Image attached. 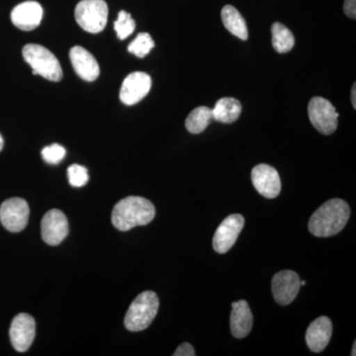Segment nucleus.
<instances>
[{"label": "nucleus", "instance_id": "nucleus-1", "mask_svg": "<svg viewBox=\"0 0 356 356\" xmlns=\"http://www.w3.org/2000/svg\"><path fill=\"white\" fill-rule=\"evenodd\" d=\"M350 217V205L341 199H332L312 215L309 231L320 238L337 235L343 231Z\"/></svg>", "mask_w": 356, "mask_h": 356}, {"label": "nucleus", "instance_id": "nucleus-2", "mask_svg": "<svg viewBox=\"0 0 356 356\" xmlns=\"http://www.w3.org/2000/svg\"><path fill=\"white\" fill-rule=\"evenodd\" d=\"M156 216V208L151 201L140 196L122 199L112 211V224L119 231L127 232L138 226H146Z\"/></svg>", "mask_w": 356, "mask_h": 356}, {"label": "nucleus", "instance_id": "nucleus-3", "mask_svg": "<svg viewBox=\"0 0 356 356\" xmlns=\"http://www.w3.org/2000/svg\"><path fill=\"white\" fill-rule=\"evenodd\" d=\"M159 300L153 291H145L138 295L129 307L124 320L126 329L130 332H140L146 330L153 323L158 314Z\"/></svg>", "mask_w": 356, "mask_h": 356}, {"label": "nucleus", "instance_id": "nucleus-4", "mask_svg": "<svg viewBox=\"0 0 356 356\" xmlns=\"http://www.w3.org/2000/svg\"><path fill=\"white\" fill-rule=\"evenodd\" d=\"M22 53L25 62L32 67L33 74L51 81L62 79V67L50 50L41 44H29L23 48Z\"/></svg>", "mask_w": 356, "mask_h": 356}, {"label": "nucleus", "instance_id": "nucleus-5", "mask_svg": "<svg viewBox=\"0 0 356 356\" xmlns=\"http://www.w3.org/2000/svg\"><path fill=\"white\" fill-rule=\"evenodd\" d=\"M74 16L84 31L97 34L107 24L108 6L104 0H81L76 7Z\"/></svg>", "mask_w": 356, "mask_h": 356}, {"label": "nucleus", "instance_id": "nucleus-6", "mask_svg": "<svg viewBox=\"0 0 356 356\" xmlns=\"http://www.w3.org/2000/svg\"><path fill=\"white\" fill-rule=\"evenodd\" d=\"M309 118L312 125L324 135H332L337 128V113L334 105L325 98L316 96L308 105Z\"/></svg>", "mask_w": 356, "mask_h": 356}, {"label": "nucleus", "instance_id": "nucleus-7", "mask_svg": "<svg viewBox=\"0 0 356 356\" xmlns=\"http://www.w3.org/2000/svg\"><path fill=\"white\" fill-rule=\"evenodd\" d=\"M29 215V205L22 198L8 199L0 206V222L11 233L23 231L27 226Z\"/></svg>", "mask_w": 356, "mask_h": 356}, {"label": "nucleus", "instance_id": "nucleus-8", "mask_svg": "<svg viewBox=\"0 0 356 356\" xmlns=\"http://www.w3.org/2000/svg\"><path fill=\"white\" fill-rule=\"evenodd\" d=\"M245 225V218L240 214L229 215L221 222L214 238L213 248L218 254H226L235 245Z\"/></svg>", "mask_w": 356, "mask_h": 356}, {"label": "nucleus", "instance_id": "nucleus-9", "mask_svg": "<svg viewBox=\"0 0 356 356\" xmlns=\"http://www.w3.org/2000/svg\"><path fill=\"white\" fill-rule=\"evenodd\" d=\"M36 334V323L32 316L18 314L11 323L9 336L14 350L25 353L29 350Z\"/></svg>", "mask_w": 356, "mask_h": 356}, {"label": "nucleus", "instance_id": "nucleus-10", "mask_svg": "<svg viewBox=\"0 0 356 356\" xmlns=\"http://www.w3.org/2000/svg\"><path fill=\"white\" fill-rule=\"evenodd\" d=\"M42 238L50 245H60L69 234V222L62 211L51 209L41 222Z\"/></svg>", "mask_w": 356, "mask_h": 356}, {"label": "nucleus", "instance_id": "nucleus-11", "mask_svg": "<svg viewBox=\"0 0 356 356\" xmlns=\"http://www.w3.org/2000/svg\"><path fill=\"white\" fill-rule=\"evenodd\" d=\"M298 274L292 270H283L273 276L271 287L274 300L280 305L291 304L298 295L300 287Z\"/></svg>", "mask_w": 356, "mask_h": 356}, {"label": "nucleus", "instance_id": "nucleus-12", "mask_svg": "<svg viewBox=\"0 0 356 356\" xmlns=\"http://www.w3.org/2000/svg\"><path fill=\"white\" fill-rule=\"evenodd\" d=\"M252 181L257 191L264 197L273 199L280 195V173L273 166L264 163L254 166L252 172Z\"/></svg>", "mask_w": 356, "mask_h": 356}, {"label": "nucleus", "instance_id": "nucleus-13", "mask_svg": "<svg viewBox=\"0 0 356 356\" xmlns=\"http://www.w3.org/2000/svg\"><path fill=\"white\" fill-rule=\"evenodd\" d=\"M152 88V79L146 72H135L124 79L120 89L121 102L134 105L146 97Z\"/></svg>", "mask_w": 356, "mask_h": 356}, {"label": "nucleus", "instance_id": "nucleus-14", "mask_svg": "<svg viewBox=\"0 0 356 356\" xmlns=\"http://www.w3.org/2000/svg\"><path fill=\"white\" fill-rule=\"evenodd\" d=\"M43 18V8L37 1H25L14 7L11 21L22 31H32L38 27Z\"/></svg>", "mask_w": 356, "mask_h": 356}, {"label": "nucleus", "instance_id": "nucleus-15", "mask_svg": "<svg viewBox=\"0 0 356 356\" xmlns=\"http://www.w3.org/2000/svg\"><path fill=\"white\" fill-rule=\"evenodd\" d=\"M332 334V321L325 316L311 323L306 332V343L313 353H321L327 348Z\"/></svg>", "mask_w": 356, "mask_h": 356}, {"label": "nucleus", "instance_id": "nucleus-16", "mask_svg": "<svg viewBox=\"0 0 356 356\" xmlns=\"http://www.w3.org/2000/svg\"><path fill=\"white\" fill-rule=\"evenodd\" d=\"M70 62L79 76L86 81H95L99 76V65L95 58L83 47L76 46L70 50Z\"/></svg>", "mask_w": 356, "mask_h": 356}, {"label": "nucleus", "instance_id": "nucleus-17", "mask_svg": "<svg viewBox=\"0 0 356 356\" xmlns=\"http://www.w3.org/2000/svg\"><path fill=\"white\" fill-rule=\"evenodd\" d=\"M231 332L236 339H243L250 334L252 329V311L245 300H240L232 304Z\"/></svg>", "mask_w": 356, "mask_h": 356}, {"label": "nucleus", "instance_id": "nucleus-18", "mask_svg": "<svg viewBox=\"0 0 356 356\" xmlns=\"http://www.w3.org/2000/svg\"><path fill=\"white\" fill-rule=\"evenodd\" d=\"M242 110V104L235 98H221L212 109L213 119L221 123H234L240 118Z\"/></svg>", "mask_w": 356, "mask_h": 356}, {"label": "nucleus", "instance_id": "nucleus-19", "mask_svg": "<svg viewBox=\"0 0 356 356\" xmlns=\"http://www.w3.org/2000/svg\"><path fill=\"white\" fill-rule=\"evenodd\" d=\"M221 17L225 27L232 34L235 35L238 38L248 40V31L247 23L242 16V14L238 13L236 7L232 6H226L222 7Z\"/></svg>", "mask_w": 356, "mask_h": 356}, {"label": "nucleus", "instance_id": "nucleus-20", "mask_svg": "<svg viewBox=\"0 0 356 356\" xmlns=\"http://www.w3.org/2000/svg\"><path fill=\"white\" fill-rule=\"evenodd\" d=\"M213 120L212 109L200 106L188 115L185 120V127L192 134H200L205 131Z\"/></svg>", "mask_w": 356, "mask_h": 356}, {"label": "nucleus", "instance_id": "nucleus-21", "mask_svg": "<svg viewBox=\"0 0 356 356\" xmlns=\"http://www.w3.org/2000/svg\"><path fill=\"white\" fill-rule=\"evenodd\" d=\"M273 32V46L280 54L288 53L295 44L294 36L286 26L280 22L274 23L271 27Z\"/></svg>", "mask_w": 356, "mask_h": 356}, {"label": "nucleus", "instance_id": "nucleus-22", "mask_svg": "<svg viewBox=\"0 0 356 356\" xmlns=\"http://www.w3.org/2000/svg\"><path fill=\"white\" fill-rule=\"evenodd\" d=\"M154 47V40L149 33H140L132 43L129 44L128 51L138 58H144L153 50Z\"/></svg>", "mask_w": 356, "mask_h": 356}, {"label": "nucleus", "instance_id": "nucleus-23", "mask_svg": "<svg viewBox=\"0 0 356 356\" xmlns=\"http://www.w3.org/2000/svg\"><path fill=\"white\" fill-rule=\"evenodd\" d=\"M135 28L136 23L131 14L121 10L118 14V18L114 23V29L117 33V37L120 40L127 39L132 34Z\"/></svg>", "mask_w": 356, "mask_h": 356}, {"label": "nucleus", "instance_id": "nucleus-24", "mask_svg": "<svg viewBox=\"0 0 356 356\" xmlns=\"http://www.w3.org/2000/svg\"><path fill=\"white\" fill-rule=\"evenodd\" d=\"M70 184L74 187H83L88 184L89 177L88 170L83 165H72L67 168Z\"/></svg>", "mask_w": 356, "mask_h": 356}, {"label": "nucleus", "instance_id": "nucleus-25", "mask_svg": "<svg viewBox=\"0 0 356 356\" xmlns=\"http://www.w3.org/2000/svg\"><path fill=\"white\" fill-rule=\"evenodd\" d=\"M41 154L46 163H50V165H57L65 159V149L60 145L53 144L44 147Z\"/></svg>", "mask_w": 356, "mask_h": 356}, {"label": "nucleus", "instance_id": "nucleus-26", "mask_svg": "<svg viewBox=\"0 0 356 356\" xmlns=\"http://www.w3.org/2000/svg\"><path fill=\"white\" fill-rule=\"evenodd\" d=\"M195 355L193 346L188 343L180 344L175 353H173V356H195Z\"/></svg>", "mask_w": 356, "mask_h": 356}, {"label": "nucleus", "instance_id": "nucleus-27", "mask_svg": "<svg viewBox=\"0 0 356 356\" xmlns=\"http://www.w3.org/2000/svg\"><path fill=\"white\" fill-rule=\"evenodd\" d=\"M343 11L348 17L355 19L356 0H346L344 1Z\"/></svg>", "mask_w": 356, "mask_h": 356}, {"label": "nucleus", "instance_id": "nucleus-28", "mask_svg": "<svg viewBox=\"0 0 356 356\" xmlns=\"http://www.w3.org/2000/svg\"><path fill=\"white\" fill-rule=\"evenodd\" d=\"M355 83L353 84V89H351V102H353V108H356V98H355Z\"/></svg>", "mask_w": 356, "mask_h": 356}, {"label": "nucleus", "instance_id": "nucleus-29", "mask_svg": "<svg viewBox=\"0 0 356 356\" xmlns=\"http://www.w3.org/2000/svg\"><path fill=\"white\" fill-rule=\"evenodd\" d=\"M3 146H4L3 138H2V136L0 135V152H1L2 149H3Z\"/></svg>", "mask_w": 356, "mask_h": 356}, {"label": "nucleus", "instance_id": "nucleus-30", "mask_svg": "<svg viewBox=\"0 0 356 356\" xmlns=\"http://www.w3.org/2000/svg\"><path fill=\"white\" fill-rule=\"evenodd\" d=\"M355 348H356V343H355V344H353V353H351V355H353V356L356 355Z\"/></svg>", "mask_w": 356, "mask_h": 356}]
</instances>
